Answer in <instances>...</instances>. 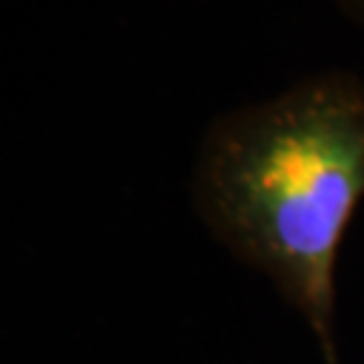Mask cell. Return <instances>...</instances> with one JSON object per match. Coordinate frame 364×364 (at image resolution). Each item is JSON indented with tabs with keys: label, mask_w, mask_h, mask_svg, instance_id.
<instances>
[{
	"label": "cell",
	"mask_w": 364,
	"mask_h": 364,
	"mask_svg": "<svg viewBox=\"0 0 364 364\" xmlns=\"http://www.w3.org/2000/svg\"><path fill=\"white\" fill-rule=\"evenodd\" d=\"M203 219L302 316L340 362L335 275L364 203V78L321 70L210 124L197 159Z\"/></svg>",
	"instance_id": "cell-1"
},
{
	"label": "cell",
	"mask_w": 364,
	"mask_h": 364,
	"mask_svg": "<svg viewBox=\"0 0 364 364\" xmlns=\"http://www.w3.org/2000/svg\"><path fill=\"white\" fill-rule=\"evenodd\" d=\"M329 6H335L346 19H351L353 25L364 27V0H326Z\"/></svg>",
	"instance_id": "cell-2"
}]
</instances>
